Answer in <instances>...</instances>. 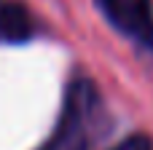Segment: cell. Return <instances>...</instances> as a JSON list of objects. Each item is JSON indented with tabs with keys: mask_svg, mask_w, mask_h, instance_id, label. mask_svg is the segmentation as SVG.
Segmentation results:
<instances>
[{
	"mask_svg": "<svg viewBox=\"0 0 153 150\" xmlns=\"http://www.w3.org/2000/svg\"><path fill=\"white\" fill-rule=\"evenodd\" d=\"M32 35V16L30 11L16 3H0V40L3 43H24Z\"/></svg>",
	"mask_w": 153,
	"mask_h": 150,
	"instance_id": "cell-1",
	"label": "cell"
},
{
	"mask_svg": "<svg viewBox=\"0 0 153 150\" xmlns=\"http://www.w3.org/2000/svg\"><path fill=\"white\" fill-rule=\"evenodd\" d=\"M102 5V11L116 21V24H124V11H126V0H97Z\"/></svg>",
	"mask_w": 153,
	"mask_h": 150,
	"instance_id": "cell-2",
	"label": "cell"
},
{
	"mask_svg": "<svg viewBox=\"0 0 153 150\" xmlns=\"http://www.w3.org/2000/svg\"><path fill=\"white\" fill-rule=\"evenodd\" d=\"M116 150H153V148H151V140L148 137H132L124 145H118Z\"/></svg>",
	"mask_w": 153,
	"mask_h": 150,
	"instance_id": "cell-3",
	"label": "cell"
},
{
	"mask_svg": "<svg viewBox=\"0 0 153 150\" xmlns=\"http://www.w3.org/2000/svg\"><path fill=\"white\" fill-rule=\"evenodd\" d=\"M129 3H151V0H129Z\"/></svg>",
	"mask_w": 153,
	"mask_h": 150,
	"instance_id": "cell-4",
	"label": "cell"
}]
</instances>
